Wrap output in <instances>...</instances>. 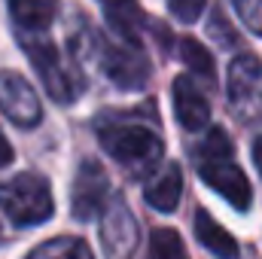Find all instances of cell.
<instances>
[{
    "label": "cell",
    "mask_w": 262,
    "mask_h": 259,
    "mask_svg": "<svg viewBox=\"0 0 262 259\" xmlns=\"http://www.w3.org/2000/svg\"><path fill=\"white\" fill-rule=\"evenodd\" d=\"M180 195H183V174H180V165L177 162H165L156 177H149L143 198L149 207H156L159 213H171L177 204H180Z\"/></svg>",
    "instance_id": "obj_11"
},
{
    "label": "cell",
    "mask_w": 262,
    "mask_h": 259,
    "mask_svg": "<svg viewBox=\"0 0 262 259\" xmlns=\"http://www.w3.org/2000/svg\"><path fill=\"white\" fill-rule=\"evenodd\" d=\"M113 25V31L122 37V40H131L137 43V28L143 21V12L137 6V0H98Z\"/></svg>",
    "instance_id": "obj_14"
},
{
    "label": "cell",
    "mask_w": 262,
    "mask_h": 259,
    "mask_svg": "<svg viewBox=\"0 0 262 259\" xmlns=\"http://www.w3.org/2000/svg\"><path fill=\"white\" fill-rule=\"evenodd\" d=\"M0 113L18 128H34L43 119L34 85L15 70H0Z\"/></svg>",
    "instance_id": "obj_7"
},
{
    "label": "cell",
    "mask_w": 262,
    "mask_h": 259,
    "mask_svg": "<svg viewBox=\"0 0 262 259\" xmlns=\"http://www.w3.org/2000/svg\"><path fill=\"white\" fill-rule=\"evenodd\" d=\"M143 259H189V253L174 229H156L149 235V247Z\"/></svg>",
    "instance_id": "obj_17"
},
{
    "label": "cell",
    "mask_w": 262,
    "mask_h": 259,
    "mask_svg": "<svg viewBox=\"0 0 262 259\" xmlns=\"http://www.w3.org/2000/svg\"><path fill=\"white\" fill-rule=\"evenodd\" d=\"M70 49L85 67H92L98 76L119 89H140L149 79V61L140 49V43L131 40H110L92 25H79L70 34Z\"/></svg>",
    "instance_id": "obj_1"
},
{
    "label": "cell",
    "mask_w": 262,
    "mask_h": 259,
    "mask_svg": "<svg viewBox=\"0 0 262 259\" xmlns=\"http://www.w3.org/2000/svg\"><path fill=\"white\" fill-rule=\"evenodd\" d=\"M195 235L198 241L213 253V256L220 259H238V241L210 217V213H204V210H198L195 213Z\"/></svg>",
    "instance_id": "obj_13"
},
{
    "label": "cell",
    "mask_w": 262,
    "mask_h": 259,
    "mask_svg": "<svg viewBox=\"0 0 262 259\" xmlns=\"http://www.w3.org/2000/svg\"><path fill=\"white\" fill-rule=\"evenodd\" d=\"M253 162H256V168H259V174H262V137L253 143Z\"/></svg>",
    "instance_id": "obj_21"
},
{
    "label": "cell",
    "mask_w": 262,
    "mask_h": 259,
    "mask_svg": "<svg viewBox=\"0 0 262 259\" xmlns=\"http://www.w3.org/2000/svg\"><path fill=\"white\" fill-rule=\"evenodd\" d=\"M9 162H12V146H9V140L0 134V168L9 165Z\"/></svg>",
    "instance_id": "obj_20"
},
{
    "label": "cell",
    "mask_w": 262,
    "mask_h": 259,
    "mask_svg": "<svg viewBox=\"0 0 262 259\" xmlns=\"http://www.w3.org/2000/svg\"><path fill=\"white\" fill-rule=\"evenodd\" d=\"M174 113L186 131H201L210 122V104L189 76L174 79Z\"/></svg>",
    "instance_id": "obj_10"
},
{
    "label": "cell",
    "mask_w": 262,
    "mask_h": 259,
    "mask_svg": "<svg viewBox=\"0 0 262 259\" xmlns=\"http://www.w3.org/2000/svg\"><path fill=\"white\" fill-rule=\"evenodd\" d=\"M98 140L104 153L119 162L131 174H149L162 162V137L146 122L125 119V116H107L98 122Z\"/></svg>",
    "instance_id": "obj_2"
},
{
    "label": "cell",
    "mask_w": 262,
    "mask_h": 259,
    "mask_svg": "<svg viewBox=\"0 0 262 259\" xmlns=\"http://www.w3.org/2000/svg\"><path fill=\"white\" fill-rule=\"evenodd\" d=\"M0 207L15 226H43L55 213L49 180L34 171L15 174L12 180L0 183Z\"/></svg>",
    "instance_id": "obj_4"
},
{
    "label": "cell",
    "mask_w": 262,
    "mask_h": 259,
    "mask_svg": "<svg viewBox=\"0 0 262 259\" xmlns=\"http://www.w3.org/2000/svg\"><path fill=\"white\" fill-rule=\"evenodd\" d=\"M18 34H46L58 15V0H6Z\"/></svg>",
    "instance_id": "obj_12"
},
{
    "label": "cell",
    "mask_w": 262,
    "mask_h": 259,
    "mask_svg": "<svg viewBox=\"0 0 262 259\" xmlns=\"http://www.w3.org/2000/svg\"><path fill=\"white\" fill-rule=\"evenodd\" d=\"M110 201V180H107V171L95 162V159H85L73 177V189H70V207H73V217L76 220H95L104 204Z\"/></svg>",
    "instance_id": "obj_9"
},
{
    "label": "cell",
    "mask_w": 262,
    "mask_h": 259,
    "mask_svg": "<svg viewBox=\"0 0 262 259\" xmlns=\"http://www.w3.org/2000/svg\"><path fill=\"white\" fill-rule=\"evenodd\" d=\"M204 3H207V0H168V9H171V15H174V18H180V21L192 25L198 15L204 12Z\"/></svg>",
    "instance_id": "obj_19"
},
{
    "label": "cell",
    "mask_w": 262,
    "mask_h": 259,
    "mask_svg": "<svg viewBox=\"0 0 262 259\" xmlns=\"http://www.w3.org/2000/svg\"><path fill=\"white\" fill-rule=\"evenodd\" d=\"M177 55L189 64V70L195 73V76H201L207 85L213 82V58H210V52L201 46V43H195L192 37H180L177 40Z\"/></svg>",
    "instance_id": "obj_16"
},
{
    "label": "cell",
    "mask_w": 262,
    "mask_h": 259,
    "mask_svg": "<svg viewBox=\"0 0 262 259\" xmlns=\"http://www.w3.org/2000/svg\"><path fill=\"white\" fill-rule=\"evenodd\" d=\"M232 6H235L238 18H241L253 34L262 37V0H232Z\"/></svg>",
    "instance_id": "obj_18"
},
{
    "label": "cell",
    "mask_w": 262,
    "mask_h": 259,
    "mask_svg": "<svg viewBox=\"0 0 262 259\" xmlns=\"http://www.w3.org/2000/svg\"><path fill=\"white\" fill-rule=\"evenodd\" d=\"M198 177L213 189L216 195H223L235 210H247L253 201V189L247 174L235 165L232 159V143L226 137L223 128H210V134L192 149Z\"/></svg>",
    "instance_id": "obj_3"
},
{
    "label": "cell",
    "mask_w": 262,
    "mask_h": 259,
    "mask_svg": "<svg viewBox=\"0 0 262 259\" xmlns=\"http://www.w3.org/2000/svg\"><path fill=\"white\" fill-rule=\"evenodd\" d=\"M18 43H21L25 55L31 58V64L37 70L43 89L49 92V98L58 101V104H73L76 95H79V85H76V79L70 76V70L61 64L58 49H55L43 34H18Z\"/></svg>",
    "instance_id": "obj_5"
},
{
    "label": "cell",
    "mask_w": 262,
    "mask_h": 259,
    "mask_svg": "<svg viewBox=\"0 0 262 259\" xmlns=\"http://www.w3.org/2000/svg\"><path fill=\"white\" fill-rule=\"evenodd\" d=\"M226 98L241 122H262V61L256 55H238L229 64Z\"/></svg>",
    "instance_id": "obj_6"
},
{
    "label": "cell",
    "mask_w": 262,
    "mask_h": 259,
    "mask_svg": "<svg viewBox=\"0 0 262 259\" xmlns=\"http://www.w3.org/2000/svg\"><path fill=\"white\" fill-rule=\"evenodd\" d=\"M137 220L131 217L125 198H110L104 204V223H101V244L107 259H131L137 250Z\"/></svg>",
    "instance_id": "obj_8"
},
{
    "label": "cell",
    "mask_w": 262,
    "mask_h": 259,
    "mask_svg": "<svg viewBox=\"0 0 262 259\" xmlns=\"http://www.w3.org/2000/svg\"><path fill=\"white\" fill-rule=\"evenodd\" d=\"M28 259H95L89 244L82 238H73V235H61V238H52V241H43L37 244Z\"/></svg>",
    "instance_id": "obj_15"
}]
</instances>
